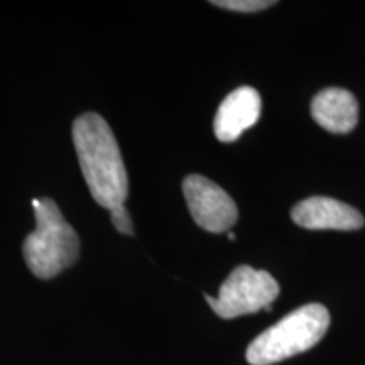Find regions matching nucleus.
I'll use <instances>...</instances> for the list:
<instances>
[{
    "mask_svg": "<svg viewBox=\"0 0 365 365\" xmlns=\"http://www.w3.org/2000/svg\"><path fill=\"white\" fill-rule=\"evenodd\" d=\"M36 230L22 245L27 267L39 279H51L78 259L80 240L51 198H34Z\"/></svg>",
    "mask_w": 365,
    "mask_h": 365,
    "instance_id": "f03ea898",
    "label": "nucleus"
},
{
    "mask_svg": "<svg viewBox=\"0 0 365 365\" xmlns=\"http://www.w3.org/2000/svg\"><path fill=\"white\" fill-rule=\"evenodd\" d=\"M291 218L296 225L309 230H357L364 227L359 210L327 196H312L294 205Z\"/></svg>",
    "mask_w": 365,
    "mask_h": 365,
    "instance_id": "423d86ee",
    "label": "nucleus"
},
{
    "mask_svg": "<svg viewBox=\"0 0 365 365\" xmlns=\"http://www.w3.org/2000/svg\"><path fill=\"white\" fill-rule=\"evenodd\" d=\"M212 4L235 12H257L274 6L276 2H267V0H213Z\"/></svg>",
    "mask_w": 365,
    "mask_h": 365,
    "instance_id": "1a4fd4ad",
    "label": "nucleus"
},
{
    "mask_svg": "<svg viewBox=\"0 0 365 365\" xmlns=\"http://www.w3.org/2000/svg\"><path fill=\"white\" fill-rule=\"evenodd\" d=\"M73 144L91 196L112 210L125 203L129 178L110 125L98 113H83L73 122Z\"/></svg>",
    "mask_w": 365,
    "mask_h": 365,
    "instance_id": "f257e3e1",
    "label": "nucleus"
},
{
    "mask_svg": "<svg viewBox=\"0 0 365 365\" xmlns=\"http://www.w3.org/2000/svg\"><path fill=\"white\" fill-rule=\"evenodd\" d=\"M330 327V313L323 304H304L267 328L249 345L250 365H272L313 349Z\"/></svg>",
    "mask_w": 365,
    "mask_h": 365,
    "instance_id": "7ed1b4c3",
    "label": "nucleus"
},
{
    "mask_svg": "<svg viewBox=\"0 0 365 365\" xmlns=\"http://www.w3.org/2000/svg\"><path fill=\"white\" fill-rule=\"evenodd\" d=\"M261 117V95L252 86L232 91L218 107L213 130L220 143H234Z\"/></svg>",
    "mask_w": 365,
    "mask_h": 365,
    "instance_id": "0eeeda50",
    "label": "nucleus"
},
{
    "mask_svg": "<svg viewBox=\"0 0 365 365\" xmlns=\"http://www.w3.org/2000/svg\"><path fill=\"white\" fill-rule=\"evenodd\" d=\"M279 296V284L267 271L239 266L220 286L217 298L205 294V299L218 317L232 319L261 309L271 312L272 301Z\"/></svg>",
    "mask_w": 365,
    "mask_h": 365,
    "instance_id": "20e7f679",
    "label": "nucleus"
},
{
    "mask_svg": "<svg viewBox=\"0 0 365 365\" xmlns=\"http://www.w3.org/2000/svg\"><path fill=\"white\" fill-rule=\"evenodd\" d=\"M110 218H112V223H113V227H115L117 232H120V234H124V235L134 234L132 218H130L129 212H127V208L124 207V205L112 208L110 210Z\"/></svg>",
    "mask_w": 365,
    "mask_h": 365,
    "instance_id": "9d476101",
    "label": "nucleus"
},
{
    "mask_svg": "<svg viewBox=\"0 0 365 365\" xmlns=\"http://www.w3.org/2000/svg\"><path fill=\"white\" fill-rule=\"evenodd\" d=\"M182 193L198 227L212 234H223L235 225L239 218L237 205L217 182L205 176L190 175L182 181Z\"/></svg>",
    "mask_w": 365,
    "mask_h": 365,
    "instance_id": "39448f33",
    "label": "nucleus"
},
{
    "mask_svg": "<svg viewBox=\"0 0 365 365\" xmlns=\"http://www.w3.org/2000/svg\"><path fill=\"white\" fill-rule=\"evenodd\" d=\"M312 115L318 125L333 134H346L359 122L357 98L344 88H325L314 95Z\"/></svg>",
    "mask_w": 365,
    "mask_h": 365,
    "instance_id": "6e6552de",
    "label": "nucleus"
},
{
    "mask_svg": "<svg viewBox=\"0 0 365 365\" xmlns=\"http://www.w3.org/2000/svg\"><path fill=\"white\" fill-rule=\"evenodd\" d=\"M228 239H230L232 242H234V240H235V235H234V234H232V232H230V234H228Z\"/></svg>",
    "mask_w": 365,
    "mask_h": 365,
    "instance_id": "9b49d317",
    "label": "nucleus"
}]
</instances>
